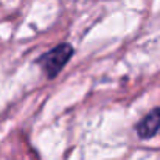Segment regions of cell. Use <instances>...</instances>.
Returning <instances> with one entry per match:
<instances>
[{
    "mask_svg": "<svg viewBox=\"0 0 160 160\" xmlns=\"http://www.w3.org/2000/svg\"><path fill=\"white\" fill-rule=\"evenodd\" d=\"M73 56V47L67 42L56 45L54 48L48 50L47 53L41 54L36 62L39 64V67L42 68V72L47 75L48 79H53L54 76H58L61 73V70L65 67V64L68 62V59Z\"/></svg>",
    "mask_w": 160,
    "mask_h": 160,
    "instance_id": "obj_1",
    "label": "cell"
},
{
    "mask_svg": "<svg viewBox=\"0 0 160 160\" xmlns=\"http://www.w3.org/2000/svg\"><path fill=\"white\" fill-rule=\"evenodd\" d=\"M137 134L143 140L152 138L160 131V107L152 109L148 115H145L137 124Z\"/></svg>",
    "mask_w": 160,
    "mask_h": 160,
    "instance_id": "obj_2",
    "label": "cell"
}]
</instances>
